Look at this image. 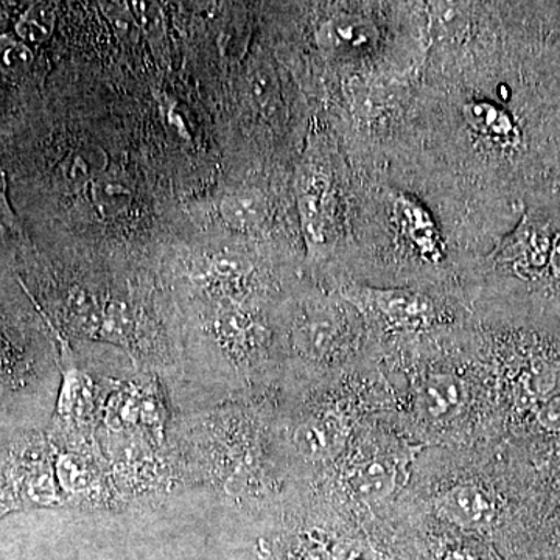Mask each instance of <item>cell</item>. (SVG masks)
<instances>
[{"mask_svg":"<svg viewBox=\"0 0 560 560\" xmlns=\"http://www.w3.org/2000/svg\"><path fill=\"white\" fill-rule=\"evenodd\" d=\"M360 331L359 308L348 300L315 302L298 316L291 346L304 363L330 366L348 355Z\"/></svg>","mask_w":560,"mask_h":560,"instance_id":"obj_1","label":"cell"},{"mask_svg":"<svg viewBox=\"0 0 560 560\" xmlns=\"http://www.w3.org/2000/svg\"><path fill=\"white\" fill-rule=\"evenodd\" d=\"M342 296L360 311L377 316L393 330H427L438 326L442 316L436 302L410 289H353Z\"/></svg>","mask_w":560,"mask_h":560,"instance_id":"obj_2","label":"cell"},{"mask_svg":"<svg viewBox=\"0 0 560 560\" xmlns=\"http://www.w3.org/2000/svg\"><path fill=\"white\" fill-rule=\"evenodd\" d=\"M559 221L560 217L526 213L518 226L497 246L493 259L521 278H540L548 271L552 237Z\"/></svg>","mask_w":560,"mask_h":560,"instance_id":"obj_3","label":"cell"},{"mask_svg":"<svg viewBox=\"0 0 560 560\" xmlns=\"http://www.w3.org/2000/svg\"><path fill=\"white\" fill-rule=\"evenodd\" d=\"M349 430V420L338 411L313 412L291 429V451L305 463H326L345 451Z\"/></svg>","mask_w":560,"mask_h":560,"instance_id":"obj_4","label":"cell"},{"mask_svg":"<svg viewBox=\"0 0 560 560\" xmlns=\"http://www.w3.org/2000/svg\"><path fill=\"white\" fill-rule=\"evenodd\" d=\"M329 173L312 165L302 179L300 191V213L302 230L313 250L329 245L331 217H334V191Z\"/></svg>","mask_w":560,"mask_h":560,"instance_id":"obj_5","label":"cell"},{"mask_svg":"<svg viewBox=\"0 0 560 560\" xmlns=\"http://www.w3.org/2000/svg\"><path fill=\"white\" fill-rule=\"evenodd\" d=\"M438 514L463 529H482L495 518V501L488 490L463 482L455 485L434 500Z\"/></svg>","mask_w":560,"mask_h":560,"instance_id":"obj_6","label":"cell"},{"mask_svg":"<svg viewBox=\"0 0 560 560\" xmlns=\"http://www.w3.org/2000/svg\"><path fill=\"white\" fill-rule=\"evenodd\" d=\"M348 485L350 492L364 503H382L399 490V466L383 456L357 460L350 466Z\"/></svg>","mask_w":560,"mask_h":560,"instance_id":"obj_7","label":"cell"},{"mask_svg":"<svg viewBox=\"0 0 560 560\" xmlns=\"http://www.w3.org/2000/svg\"><path fill=\"white\" fill-rule=\"evenodd\" d=\"M466 396V386L455 375H431L418 389L419 412L431 422H445L458 415Z\"/></svg>","mask_w":560,"mask_h":560,"instance_id":"obj_8","label":"cell"},{"mask_svg":"<svg viewBox=\"0 0 560 560\" xmlns=\"http://www.w3.org/2000/svg\"><path fill=\"white\" fill-rule=\"evenodd\" d=\"M397 219L405 241L422 259L436 261L442 256V241L436 224L418 202L404 198L397 205Z\"/></svg>","mask_w":560,"mask_h":560,"instance_id":"obj_9","label":"cell"},{"mask_svg":"<svg viewBox=\"0 0 560 560\" xmlns=\"http://www.w3.org/2000/svg\"><path fill=\"white\" fill-rule=\"evenodd\" d=\"M90 200L97 215L103 220H113L121 215L132 201V189L127 180L119 176L103 173L90 186Z\"/></svg>","mask_w":560,"mask_h":560,"instance_id":"obj_10","label":"cell"},{"mask_svg":"<svg viewBox=\"0 0 560 560\" xmlns=\"http://www.w3.org/2000/svg\"><path fill=\"white\" fill-rule=\"evenodd\" d=\"M108 156L101 147L83 143L70 151L61 165L62 178L73 187H88L106 173Z\"/></svg>","mask_w":560,"mask_h":560,"instance_id":"obj_11","label":"cell"},{"mask_svg":"<svg viewBox=\"0 0 560 560\" xmlns=\"http://www.w3.org/2000/svg\"><path fill=\"white\" fill-rule=\"evenodd\" d=\"M374 27L360 18H335L319 28V43L329 49L360 50L374 39Z\"/></svg>","mask_w":560,"mask_h":560,"instance_id":"obj_12","label":"cell"},{"mask_svg":"<svg viewBox=\"0 0 560 560\" xmlns=\"http://www.w3.org/2000/svg\"><path fill=\"white\" fill-rule=\"evenodd\" d=\"M57 24L55 11L49 5H33L16 22L18 38L24 44H43L50 38Z\"/></svg>","mask_w":560,"mask_h":560,"instance_id":"obj_13","label":"cell"},{"mask_svg":"<svg viewBox=\"0 0 560 560\" xmlns=\"http://www.w3.org/2000/svg\"><path fill=\"white\" fill-rule=\"evenodd\" d=\"M470 124L490 139H510L514 124L506 110L492 103H474L469 108Z\"/></svg>","mask_w":560,"mask_h":560,"instance_id":"obj_14","label":"cell"},{"mask_svg":"<svg viewBox=\"0 0 560 560\" xmlns=\"http://www.w3.org/2000/svg\"><path fill=\"white\" fill-rule=\"evenodd\" d=\"M33 51L20 39L0 38V70L10 75H22L32 68Z\"/></svg>","mask_w":560,"mask_h":560,"instance_id":"obj_15","label":"cell"},{"mask_svg":"<svg viewBox=\"0 0 560 560\" xmlns=\"http://www.w3.org/2000/svg\"><path fill=\"white\" fill-rule=\"evenodd\" d=\"M103 13L108 20L110 28L124 40L138 38L139 27L136 24L128 2L101 3Z\"/></svg>","mask_w":560,"mask_h":560,"instance_id":"obj_16","label":"cell"},{"mask_svg":"<svg viewBox=\"0 0 560 560\" xmlns=\"http://www.w3.org/2000/svg\"><path fill=\"white\" fill-rule=\"evenodd\" d=\"M132 16L139 31L156 32L160 31L162 14L158 3L151 2H128Z\"/></svg>","mask_w":560,"mask_h":560,"instance_id":"obj_17","label":"cell"},{"mask_svg":"<svg viewBox=\"0 0 560 560\" xmlns=\"http://www.w3.org/2000/svg\"><path fill=\"white\" fill-rule=\"evenodd\" d=\"M537 420L545 430L560 433V396L545 401L537 412Z\"/></svg>","mask_w":560,"mask_h":560,"instance_id":"obj_18","label":"cell"},{"mask_svg":"<svg viewBox=\"0 0 560 560\" xmlns=\"http://www.w3.org/2000/svg\"><path fill=\"white\" fill-rule=\"evenodd\" d=\"M230 217L235 224H248L253 223L257 217L256 202L250 200H234L230 206Z\"/></svg>","mask_w":560,"mask_h":560,"instance_id":"obj_19","label":"cell"},{"mask_svg":"<svg viewBox=\"0 0 560 560\" xmlns=\"http://www.w3.org/2000/svg\"><path fill=\"white\" fill-rule=\"evenodd\" d=\"M548 270H550L551 275L555 276L556 279L560 280V221L558 224V230L555 232V237H552L550 264H548Z\"/></svg>","mask_w":560,"mask_h":560,"instance_id":"obj_20","label":"cell"},{"mask_svg":"<svg viewBox=\"0 0 560 560\" xmlns=\"http://www.w3.org/2000/svg\"><path fill=\"white\" fill-rule=\"evenodd\" d=\"M374 552L364 547H350L346 552V560H372Z\"/></svg>","mask_w":560,"mask_h":560,"instance_id":"obj_21","label":"cell"}]
</instances>
